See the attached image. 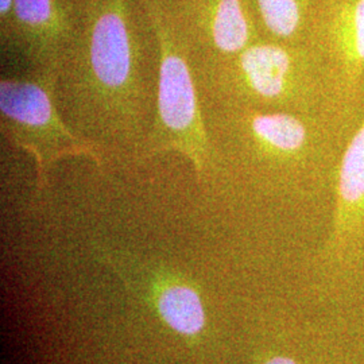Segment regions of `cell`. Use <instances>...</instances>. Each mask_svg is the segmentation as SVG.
<instances>
[{"instance_id": "cell-5", "label": "cell", "mask_w": 364, "mask_h": 364, "mask_svg": "<svg viewBox=\"0 0 364 364\" xmlns=\"http://www.w3.org/2000/svg\"><path fill=\"white\" fill-rule=\"evenodd\" d=\"M182 41L196 37L210 50L230 57L255 38L248 0H156Z\"/></svg>"}, {"instance_id": "cell-8", "label": "cell", "mask_w": 364, "mask_h": 364, "mask_svg": "<svg viewBox=\"0 0 364 364\" xmlns=\"http://www.w3.org/2000/svg\"><path fill=\"white\" fill-rule=\"evenodd\" d=\"M338 225H351L364 210V124L346 150L338 183Z\"/></svg>"}, {"instance_id": "cell-9", "label": "cell", "mask_w": 364, "mask_h": 364, "mask_svg": "<svg viewBox=\"0 0 364 364\" xmlns=\"http://www.w3.org/2000/svg\"><path fill=\"white\" fill-rule=\"evenodd\" d=\"M156 306L162 320L183 336H195L205 324L201 299L192 287L183 282L162 284Z\"/></svg>"}, {"instance_id": "cell-1", "label": "cell", "mask_w": 364, "mask_h": 364, "mask_svg": "<svg viewBox=\"0 0 364 364\" xmlns=\"http://www.w3.org/2000/svg\"><path fill=\"white\" fill-rule=\"evenodd\" d=\"M77 33L60 68L65 120L80 138L119 151H142L149 102L130 0H75Z\"/></svg>"}, {"instance_id": "cell-4", "label": "cell", "mask_w": 364, "mask_h": 364, "mask_svg": "<svg viewBox=\"0 0 364 364\" xmlns=\"http://www.w3.org/2000/svg\"><path fill=\"white\" fill-rule=\"evenodd\" d=\"M1 42L21 53L31 70L61 68L77 33L75 3L68 0H15L0 27Z\"/></svg>"}, {"instance_id": "cell-2", "label": "cell", "mask_w": 364, "mask_h": 364, "mask_svg": "<svg viewBox=\"0 0 364 364\" xmlns=\"http://www.w3.org/2000/svg\"><path fill=\"white\" fill-rule=\"evenodd\" d=\"M141 1L159 54L156 117L142 154L176 151L191 161L197 173H203L208 165L210 146L195 81L182 49L183 41L156 0Z\"/></svg>"}, {"instance_id": "cell-3", "label": "cell", "mask_w": 364, "mask_h": 364, "mask_svg": "<svg viewBox=\"0 0 364 364\" xmlns=\"http://www.w3.org/2000/svg\"><path fill=\"white\" fill-rule=\"evenodd\" d=\"M60 68L33 70L27 77L1 78V131L10 142L34 156L38 178L61 156L96 159L95 146L80 138L60 114Z\"/></svg>"}, {"instance_id": "cell-11", "label": "cell", "mask_w": 364, "mask_h": 364, "mask_svg": "<svg viewBox=\"0 0 364 364\" xmlns=\"http://www.w3.org/2000/svg\"><path fill=\"white\" fill-rule=\"evenodd\" d=\"M336 43L344 64L352 70L364 65V0H353L340 15Z\"/></svg>"}, {"instance_id": "cell-7", "label": "cell", "mask_w": 364, "mask_h": 364, "mask_svg": "<svg viewBox=\"0 0 364 364\" xmlns=\"http://www.w3.org/2000/svg\"><path fill=\"white\" fill-rule=\"evenodd\" d=\"M250 132L266 154L281 158L301 154L309 141L305 123L287 112H264L250 117Z\"/></svg>"}, {"instance_id": "cell-10", "label": "cell", "mask_w": 364, "mask_h": 364, "mask_svg": "<svg viewBox=\"0 0 364 364\" xmlns=\"http://www.w3.org/2000/svg\"><path fill=\"white\" fill-rule=\"evenodd\" d=\"M257 13L266 31L279 41H291L304 25L302 0H255Z\"/></svg>"}, {"instance_id": "cell-13", "label": "cell", "mask_w": 364, "mask_h": 364, "mask_svg": "<svg viewBox=\"0 0 364 364\" xmlns=\"http://www.w3.org/2000/svg\"><path fill=\"white\" fill-rule=\"evenodd\" d=\"M262 364H297L296 363V360H293V359H290V358H287V356H281V355H278V356H273V358H270V359H267V360H264Z\"/></svg>"}, {"instance_id": "cell-6", "label": "cell", "mask_w": 364, "mask_h": 364, "mask_svg": "<svg viewBox=\"0 0 364 364\" xmlns=\"http://www.w3.org/2000/svg\"><path fill=\"white\" fill-rule=\"evenodd\" d=\"M235 57L234 80L255 102L284 103L297 90V60L285 46L254 42Z\"/></svg>"}, {"instance_id": "cell-12", "label": "cell", "mask_w": 364, "mask_h": 364, "mask_svg": "<svg viewBox=\"0 0 364 364\" xmlns=\"http://www.w3.org/2000/svg\"><path fill=\"white\" fill-rule=\"evenodd\" d=\"M15 0H0V27L6 26L11 18Z\"/></svg>"}, {"instance_id": "cell-14", "label": "cell", "mask_w": 364, "mask_h": 364, "mask_svg": "<svg viewBox=\"0 0 364 364\" xmlns=\"http://www.w3.org/2000/svg\"><path fill=\"white\" fill-rule=\"evenodd\" d=\"M68 1H70V3H75V0H68Z\"/></svg>"}]
</instances>
